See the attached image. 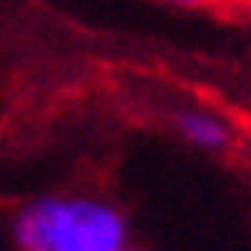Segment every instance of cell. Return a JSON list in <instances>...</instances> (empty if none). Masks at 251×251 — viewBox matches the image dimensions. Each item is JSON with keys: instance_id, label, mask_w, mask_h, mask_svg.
<instances>
[{"instance_id": "cell-1", "label": "cell", "mask_w": 251, "mask_h": 251, "mask_svg": "<svg viewBox=\"0 0 251 251\" xmlns=\"http://www.w3.org/2000/svg\"><path fill=\"white\" fill-rule=\"evenodd\" d=\"M17 251H124L127 219L98 196H39L10 219Z\"/></svg>"}, {"instance_id": "cell-5", "label": "cell", "mask_w": 251, "mask_h": 251, "mask_svg": "<svg viewBox=\"0 0 251 251\" xmlns=\"http://www.w3.org/2000/svg\"><path fill=\"white\" fill-rule=\"evenodd\" d=\"M209 3H212V7H219V0H209Z\"/></svg>"}, {"instance_id": "cell-7", "label": "cell", "mask_w": 251, "mask_h": 251, "mask_svg": "<svg viewBox=\"0 0 251 251\" xmlns=\"http://www.w3.org/2000/svg\"><path fill=\"white\" fill-rule=\"evenodd\" d=\"M248 13H251V10H248Z\"/></svg>"}, {"instance_id": "cell-2", "label": "cell", "mask_w": 251, "mask_h": 251, "mask_svg": "<svg viewBox=\"0 0 251 251\" xmlns=\"http://www.w3.org/2000/svg\"><path fill=\"white\" fill-rule=\"evenodd\" d=\"M173 124L186 144L205 150V153H225L232 147V124L209 108H183V111H176Z\"/></svg>"}, {"instance_id": "cell-3", "label": "cell", "mask_w": 251, "mask_h": 251, "mask_svg": "<svg viewBox=\"0 0 251 251\" xmlns=\"http://www.w3.org/2000/svg\"><path fill=\"white\" fill-rule=\"evenodd\" d=\"M222 10H235V13H248L251 10V0H219Z\"/></svg>"}, {"instance_id": "cell-4", "label": "cell", "mask_w": 251, "mask_h": 251, "mask_svg": "<svg viewBox=\"0 0 251 251\" xmlns=\"http://www.w3.org/2000/svg\"><path fill=\"white\" fill-rule=\"evenodd\" d=\"M160 3H170V7H186V10H196V7H212L209 0H160Z\"/></svg>"}, {"instance_id": "cell-6", "label": "cell", "mask_w": 251, "mask_h": 251, "mask_svg": "<svg viewBox=\"0 0 251 251\" xmlns=\"http://www.w3.org/2000/svg\"><path fill=\"white\" fill-rule=\"evenodd\" d=\"M124 251H137V248H130V245H127V248H124Z\"/></svg>"}]
</instances>
